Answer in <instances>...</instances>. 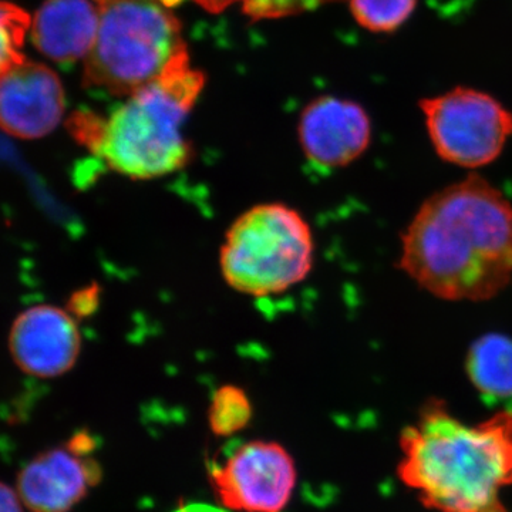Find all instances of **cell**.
<instances>
[{"mask_svg": "<svg viewBox=\"0 0 512 512\" xmlns=\"http://www.w3.org/2000/svg\"><path fill=\"white\" fill-rule=\"evenodd\" d=\"M399 268L444 301L494 298L512 279L511 201L474 173L434 192L404 231Z\"/></svg>", "mask_w": 512, "mask_h": 512, "instance_id": "1", "label": "cell"}, {"mask_svg": "<svg viewBox=\"0 0 512 512\" xmlns=\"http://www.w3.org/2000/svg\"><path fill=\"white\" fill-rule=\"evenodd\" d=\"M399 476L434 512H487L512 484V412L463 423L430 402L400 436Z\"/></svg>", "mask_w": 512, "mask_h": 512, "instance_id": "2", "label": "cell"}, {"mask_svg": "<svg viewBox=\"0 0 512 512\" xmlns=\"http://www.w3.org/2000/svg\"><path fill=\"white\" fill-rule=\"evenodd\" d=\"M204 82V74L191 69L188 53H181L157 80L104 119L97 156L131 180H154L184 168L191 147L181 126Z\"/></svg>", "mask_w": 512, "mask_h": 512, "instance_id": "3", "label": "cell"}, {"mask_svg": "<svg viewBox=\"0 0 512 512\" xmlns=\"http://www.w3.org/2000/svg\"><path fill=\"white\" fill-rule=\"evenodd\" d=\"M170 9L163 0H107L96 42L84 60V87L130 97L157 80L187 52Z\"/></svg>", "mask_w": 512, "mask_h": 512, "instance_id": "4", "label": "cell"}, {"mask_svg": "<svg viewBox=\"0 0 512 512\" xmlns=\"http://www.w3.org/2000/svg\"><path fill=\"white\" fill-rule=\"evenodd\" d=\"M313 254L315 242L305 218L288 205L269 202L232 222L221 247V272L235 291L265 298L305 281Z\"/></svg>", "mask_w": 512, "mask_h": 512, "instance_id": "5", "label": "cell"}, {"mask_svg": "<svg viewBox=\"0 0 512 512\" xmlns=\"http://www.w3.org/2000/svg\"><path fill=\"white\" fill-rule=\"evenodd\" d=\"M441 160L476 170L494 163L512 136V113L490 94L457 87L420 101Z\"/></svg>", "mask_w": 512, "mask_h": 512, "instance_id": "6", "label": "cell"}, {"mask_svg": "<svg viewBox=\"0 0 512 512\" xmlns=\"http://www.w3.org/2000/svg\"><path fill=\"white\" fill-rule=\"evenodd\" d=\"M211 481L228 510L281 512L295 490L296 468L278 443L249 441L212 468Z\"/></svg>", "mask_w": 512, "mask_h": 512, "instance_id": "7", "label": "cell"}, {"mask_svg": "<svg viewBox=\"0 0 512 512\" xmlns=\"http://www.w3.org/2000/svg\"><path fill=\"white\" fill-rule=\"evenodd\" d=\"M82 336L67 309L35 305L19 313L9 332V352L26 375L53 379L66 375L79 359Z\"/></svg>", "mask_w": 512, "mask_h": 512, "instance_id": "8", "label": "cell"}, {"mask_svg": "<svg viewBox=\"0 0 512 512\" xmlns=\"http://www.w3.org/2000/svg\"><path fill=\"white\" fill-rule=\"evenodd\" d=\"M64 114V92L55 72L25 62L2 72L0 119L9 136L35 140L52 133Z\"/></svg>", "mask_w": 512, "mask_h": 512, "instance_id": "9", "label": "cell"}, {"mask_svg": "<svg viewBox=\"0 0 512 512\" xmlns=\"http://www.w3.org/2000/svg\"><path fill=\"white\" fill-rule=\"evenodd\" d=\"M298 133L306 158L332 170L352 164L365 153L372 140V124L359 104L325 96L303 110Z\"/></svg>", "mask_w": 512, "mask_h": 512, "instance_id": "10", "label": "cell"}, {"mask_svg": "<svg viewBox=\"0 0 512 512\" xmlns=\"http://www.w3.org/2000/svg\"><path fill=\"white\" fill-rule=\"evenodd\" d=\"M100 480L101 468L92 458L53 448L20 471L16 490L30 512H69Z\"/></svg>", "mask_w": 512, "mask_h": 512, "instance_id": "11", "label": "cell"}, {"mask_svg": "<svg viewBox=\"0 0 512 512\" xmlns=\"http://www.w3.org/2000/svg\"><path fill=\"white\" fill-rule=\"evenodd\" d=\"M100 16L96 0H47L33 20V43L56 62H76L92 50Z\"/></svg>", "mask_w": 512, "mask_h": 512, "instance_id": "12", "label": "cell"}, {"mask_svg": "<svg viewBox=\"0 0 512 512\" xmlns=\"http://www.w3.org/2000/svg\"><path fill=\"white\" fill-rule=\"evenodd\" d=\"M467 376L478 392L490 399L512 397V339L488 333L467 353Z\"/></svg>", "mask_w": 512, "mask_h": 512, "instance_id": "13", "label": "cell"}, {"mask_svg": "<svg viewBox=\"0 0 512 512\" xmlns=\"http://www.w3.org/2000/svg\"><path fill=\"white\" fill-rule=\"evenodd\" d=\"M252 417L249 397L241 387L222 386L212 397L208 420L215 436L228 437L248 426Z\"/></svg>", "mask_w": 512, "mask_h": 512, "instance_id": "14", "label": "cell"}, {"mask_svg": "<svg viewBox=\"0 0 512 512\" xmlns=\"http://www.w3.org/2000/svg\"><path fill=\"white\" fill-rule=\"evenodd\" d=\"M416 5L417 0H350L356 22L375 33L399 29L410 18Z\"/></svg>", "mask_w": 512, "mask_h": 512, "instance_id": "15", "label": "cell"}, {"mask_svg": "<svg viewBox=\"0 0 512 512\" xmlns=\"http://www.w3.org/2000/svg\"><path fill=\"white\" fill-rule=\"evenodd\" d=\"M0 26H2V72L9 67L25 62V56L20 49L23 46L26 32L30 28V16L28 12L20 9L13 3L3 2L0 9Z\"/></svg>", "mask_w": 512, "mask_h": 512, "instance_id": "16", "label": "cell"}, {"mask_svg": "<svg viewBox=\"0 0 512 512\" xmlns=\"http://www.w3.org/2000/svg\"><path fill=\"white\" fill-rule=\"evenodd\" d=\"M329 2L333 0H245L244 12L252 20L288 18Z\"/></svg>", "mask_w": 512, "mask_h": 512, "instance_id": "17", "label": "cell"}, {"mask_svg": "<svg viewBox=\"0 0 512 512\" xmlns=\"http://www.w3.org/2000/svg\"><path fill=\"white\" fill-rule=\"evenodd\" d=\"M100 288L97 285H90L87 288L79 289L70 296L67 311L72 313L74 318H87L93 315L99 308Z\"/></svg>", "mask_w": 512, "mask_h": 512, "instance_id": "18", "label": "cell"}, {"mask_svg": "<svg viewBox=\"0 0 512 512\" xmlns=\"http://www.w3.org/2000/svg\"><path fill=\"white\" fill-rule=\"evenodd\" d=\"M22 498L18 490H13L8 484H2L0 488V511L2 512H23Z\"/></svg>", "mask_w": 512, "mask_h": 512, "instance_id": "19", "label": "cell"}, {"mask_svg": "<svg viewBox=\"0 0 512 512\" xmlns=\"http://www.w3.org/2000/svg\"><path fill=\"white\" fill-rule=\"evenodd\" d=\"M67 448H69L72 453L76 454V456L87 457L93 453L94 448H96V443H94L93 437L90 436V434L77 433L70 439Z\"/></svg>", "mask_w": 512, "mask_h": 512, "instance_id": "20", "label": "cell"}, {"mask_svg": "<svg viewBox=\"0 0 512 512\" xmlns=\"http://www.w3.org/2000/svg\"><path fill=\"white\" fill-rule=\"evenodd\" d=\"M195 2L201 5L202 8L207 9L208 12L220 13L222 10L227 9L228 6L239 2V0H195Z\"/></svg>", "mask_w": 512, "mask_h": 512, "instance_id": "21", "label": "cell"}, {"mask_svg": "<svg viewBox=\"0 0 512 512\" xmlns=\"http://www.w3.org/2000/svg\"><path fill=\"white\" fill-rule=\"evenodd\" d=\"M175 512H222L220 510H215V508L208 507V505L202 504H192L188 505V507L180 508V510Z\"/></svg>", "mask_w": 512, "mask_h": 512, "instance_id": "22", "label": "cell"}, {"mask_svg": "<svg viewBox=\"0 0 512 512\" xmlns=\"http://www.w3.org/2000/svg\"><path fill=\"white\" fill-rule=\"evenodd\" d=\"M487 512H508L505 510L503 504L495 505V507L491 508V510H488Z\"/></svg>", "mask_w": 512, "mask_h": 512, "instance_id": "23", "label": "cell"}, {"mask_svg": "<svg viewBox=\"0 0 512 512\" xmlns=\"http://www.w3.org/2000/svg\"><path fill=\"white\" fill-rule=\"evenodd\" d=\"M97 3H99L100 6H103L104 3L107 2V0H96Z\"/></svg>", "mask_w": 512, "mask_h": 512, "instance_id": "24", "label": "cell"}]
</instances>
